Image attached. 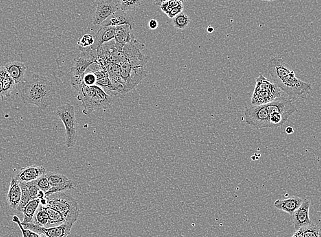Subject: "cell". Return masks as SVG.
<instances>
[{"label": "cell", "instance_id": "obj_41", "mask_svg": "<svg viewBox=\"0 0 321 237\" xmlns=\"http://www.w3.org/2000/svg\"><path fill=\"white\" fill-rule=\"evenodd\" d=\"M29 237H43V235L39 233L34 232V231L29 230Z\"/></svg>", "mask_w": 321, "mask_h": 237}, {"label": "cell", "instance_id": "obj_10", "mask_svg": "<svg viewBox=\"0 0 321 237\" xmlns=\"http://www.w3.org/2000/svg\"><path fill=\"white\" fill-rule=\"evenodd\" d=\"M73 224L63 223L56 227L46 228L36 225L32 222L23 225L25 229L31 230L34 232L39 233L45 237H68L71 234Z\"/></svg>", "mask_w": 321, "mask_h": 237}, {"label": "cell", "instance_id": "obj_20", "mask_svg": "<svg viewBox=\"0 0 321 237\" xmlns=\"http://www.w3.org/2000/svg\"><path fill=\"white\" fill-rule=\"evenodd\" d=\"M21 189L20 183L15 178H12L10 181V187L6 197L9 207L14 210H17L21 201Z\"/></svg>", "mask_w": 321, "mask_h": 237}, {"label": "cell", "instance_id": "obj_2", "mask_svg": "<svg viewBox=\"0 0 321 237\" xmlns=\"http://www.w3.org/2000/svg\"><path fill=\"white\" fill-rule=\"evenodd\" d=\"M78 100L82 102L83 113L91 115L93 112L106 109L112 105L113 97L96 85L86 86L82 83L79 90Z\"/></svg>", "mask_w": 321, "mask_h": 237}, {"label": "cell", "instance_id": "obj_11", "mask_svg": "<svg viewBox=\"0 0 321 237\" xmlns=\"http://www.w3.org/2000/svg\"><path fill=\"white\" fill-rule=\"evenodd\" d=\"M265 106L269 115L278 113L287 119L297 111L294 103L289 97H279L272 102L265 104Z\"/></svg>", "mask_w": 321, "mask_h": 237}, {"label": "cell", "instance_id": "obj_15", "mask_svg": "<svg viewBox=\"0 0 321 237\" xmlns=\"http://www.w3.org/2000/svg\"><path fill=\"white\" fill-rule=\"evenodd\" d=\"M310 207L311 201L308 199L303 200L302 205L292 215L293 224L296 231L312 223L309 217Z\"/></svg>", "mask_w": 321, "mask_h": 237}, {"label": "cell", "instance_id": "obj_1", "mask_svg": "<svg viewBox=\"0 0 321 237\" xmlns=\"http://www.w3.org/2000/svg\"><path fill=\"white\" fill-rule=\"evenodd\" d=\"M19 85L23 104H32L40 109L46 110L54 100L56 86L48 77L27 72L24 80Z\"/></svg>", "mask_w": 321, "mask_h": 237}, {"label": "cell", "instance_id": "obj_50", "mask_svg": "<svg viewBox=\"0 0 321 237\" xmlns=\"http://www.w3.org/2000/svg\"><path fill=\"white\" fill-rule=\"evenodd\" d=\"M318 237H321V235L319 234Z\"/></svg>", "mask_w": 321, "mask_h": 237}, {"label": "cell", "instance_id": "obj_31", "mask_svg": "<svg viewBox=\"0 0 321 237\" xmlns=\"http://www.w3.org/2000/svg\"><path fill=\"white\" fill-rule=\"evenodd\" d=\"M20 186H21V197L19 207L17 208V210L21 212L25 206L30 201V198L26 184L25 183H20Z\"/></svg>", "mask_w": 321, "mask_h": 237}, {"label": "cell", "instance_id": "obj_12", "mask_svg": "<svg viewBox=\"0 0 321 237\" xmlns=\"http://www.w3.org/2000/svg\"><path fill=\"white\" fill-rule=\"evenodd\" d=\"M45 176L50 183L51 188L45 192V197L54 193L68 192L73 188V182L67 176L56 172L45 173Z\"/></svg>", "mask_w": 321, "mask_h": 237}, {"label": "cell", "instance_id": "obj_9", "mask_svg": "<svg viewBox=\"0 0 321 237\" xmlns=\"http://www.w3.org/2000/svg\"><path fill=\"white\" fill-rule=\"evenodd\" d=\"M144 45L135 39L123 46V52L126 56V61L133 67L146 68L148 58L142 53Z\"/></svg>", "mask_w": 321, "mask_h": 237}, {"label": "cell", "instance_id": "obj_13", "mask_svg": "<svg viewBox=\"0 0 321 237\" xmlns=\"http://www.w3.org/2000/svg\"><path fill=\"white\" fill-rule=\"evenodd\" d=\"M119 8V3H115L113 0H101L97 3L96 10L93 15V25L100 26Z\"/></svg>", "mask_w": 321, "mask_h": 237}, {"label": "cell", "instance_id": "obj_46", "mask_svg": "<svg viewBox=\"0 0 321 237\" xmlns=\"http://www.w3.org/2000/svg\"><path fill=\"white\" fill-rule=\"evenodd\" d=\"M154 3L156 5H160L162 3H164V1H170V0H154Z\"/></svg>", "mask_w": 321, "mask_h": 237}, {"label": "cell", "instance_id": "obj_7", "mask_svg": "<svg viewBox=\"0 0 321 237\" xmlns=\"http://www.w3.org/2000/svg\"><path fill=\"white\" fill-rule=\"evenodd\" d=\"M120 73L123 82V94L135 89L147 76L146 68L133 67L127 61L120 65Z\"/></svg>", "mask_w": 321, "mask_h": 237}, {"label": "cell", "instance_id": "obj_25", "mask_svg": "<svg viewBox=\"0 0 321 237\" xmlns=\"http://www.w3.org/2000/svg\"><path fill=\"white\" fill-rule=\"evenodd\" d=\"M39 206L40 200L38 199L31 200L28 202L21 211L24 216L23 221L21 222L22 225H25L33 221V218Z\"/></svg>", "mask_w": 321, "mask_h": 237}, {"label": "cell", "instance_id": "obj_38", "mask_svg": "<svg viewBox=\"0 0 321 237\" xmlns=\"http://www.w3.org/2000/svg\"><path fill=\"white\" fill-rule=\"evenodd\" d=\"M7 73L6 70L3 66L2 67H0V97H1V100H3L5 98V94L4 90H3V80L4 78L5 73Z\"/></svg>", "mask_w": 321, "mask_h": 237}, {"label": "cell", "instance_id": "obj_49", "mask_svg": "<svg viewBox=\"0 0 321 237\" xmlns=\"http://www.w3.org/2000/svg\"><path fill=\"white\" fill-rule=\"evenodd\" d=\"M262 1H276V0H261Z\"/></svg>", "mask_w": 321, "mask_h": 237}, {"label": "cell", "instance_id": "obj_35", "mask_svg": "<svg viewBox=\"0 0 321 237\" xmlns=\"http://www.w3.org/2000/svg\"><path fill=\"white\" fill-rule=\"evenodd\" d=\"M34 182H35L36 186L38 187V189L40 190L43 191L45 193L47 192L51 187L50 183H49L48 179L46 177L45 174L38 178V179L35 180Z\"/></svg>", "mask_w": 321, "mask_h": 237}, {"label": "cell", "instance_id": "obj_39", "mask_svg": "<svg viewBox=\"0 0 321 237\" xmlns=\"http://www.w3.org/2000/svg\"><path fill=\"white\" fill-rule=\"evenodd\" d=\"M183 5H180V6L177 7V8L174 9V10L173 11H171V12H170L167 16L170 18V19H173V18L175 17L176 16L178 15L179 14L181 13V12H183Z\"/></svg>", "mask_w": 321, "mask_h": 237}, {"label": "cell", "instance_id": "obj_19", "mask_svg": "<svg viewBox=\"0 0 321 237\" xmlns=\"http://www.w3.org/2000/svg\"><path fill=\"white\" fill-rule=\"evenodd\" d=\"M108 78L111 80L115 96L123 94V82L120 73V66L113 63H108L105 67Z\"/></svg>", "mask_w": 321, "mask_h": 237}, {"label": "cell", "instance_id": "obj_28", "mask_svg": "<svg viewBox=\"0 0 321 237\" xmlns=\"http://www.w3.org/2000/svg\"><path fill=\"white\" fill-rule=\"evenodd\" d=\"M49 216V224L51 225H60L65 223V219L62 217L61 213L58 212L56 209L48 207H43Z\"/></svg>", "mask_w": 321, "mask_h": 237}, {"label": "cell", "instance_id": "obj_21", "mask_svg": "<svg viewBox=\"0 0 321 237\" xmlns=\"http://www.w3.org/2000/svg\"><path fill=\"white\" fill-rule=\"evenodd\" d=\"M115 27H100L94 38V43L91 46L93 50H97L101 45L114 39Z\"/></svg>", "mask_w": 321, "mask_h": 237}, {"label": "cell", "instance_id": "obj_14", "mask_svg": "<svg viewBox=\"0 0 321 237\" xmlns=\"http://www.w3.org/2000/svg\"><path fill=\"white\" fill-rule=\"evenodd\" d=\"M268 71L275 84L281 79L289 76L292 70L283 59L273 58L268 62Z\"/></svg>", "mask_w": 321, "mask_h": 237}, {"label": "cell", "instance_id": "obj_4", "mask_svg": "<svg viewBox=\"0 0 321 237\" xmlns=\"http://www.w3.org/2000/svg\"><path fill=\"white\" fill-rule=\"evenodd\" d=\"M56 116L60 119L65 127V144L68 148L76 146L78 140V121L74 106L67 104L58 106L55 111Z\"/></svg>", "mask_w": 321, "mask_h": 237}, {"label": "cell", "instance_id": "obj_5", "mask_svg": "<svg viewBox=\"0 0 321 237\" xmlns=\"http://www.w3.org/2000/svg\"><path fill=\"white\" fill-rule=\"evenodd\" d=\"M96 51L97 59L95 62L104 69L108 63L120 66L126 61L123 52V45L117 43L115 39L103 44Z\"/></svg>", "mask_w": 321, "mask_h": 237}, {"label": "cell", "instance_id": "obj_34", "mask_svg": "<svg viewBox=\"0 0 321 237\" xmlns=\"http://www.w3.org/2000/svg\"><path fill=\"white\" fill-rule=\"evenodd\" d=\"M94 43V37L91 34H84L77 43L80 48H88L91 47Z\"/></svg>", "mask_w": 321, "mask_h": 237}, {"label": "cell", "instance_id": "obj_3", "mask_svg": "<svg viewBox=\"0 0 321 237\" xmlns=\"http://www.w3.org/2000/svg\"><path fill=\"white\" fill-rule=\"evenodd\" d=\"M69 192L54 193L47 196L46 207L52 208L61 213L65 223L74 224L78 220L80 209L78 202Z\"/></svg>", "mask_w": 321, "mask_h": 237}, {"label": "cell", "instance_id": "obj_37", "mask_svg": "<svg viewBox=\"0 0 321 237\" xmlns=\"http://www.w3.org/2000/svg\"><path fill=\"white\" fill-rule=\"evenodd\" d=\"M26 184L27 188H28L29 194H30V198L31 200H34L37 198V194L39 189L36 186L35 182L31 181L28 182V183H25Z\"/></svg>", "mask_w": 321, "mask_h": 237}, {"label": "cell", "instance_id": "obj_44", "mask_svg": "<svg viewBox=\"0 0 321 237\" xmlns=\"http://www.w3.org/2000/svg\"><path fill=\"white\" fill-rule=\"evenodd\" d=\"M286 132L288 135H291V134H293V132H294V130H293V128H292L291 126H288L287 128H286Z\"/></svg>", "mask_w": 321, "mask_h": 237}, {"label": "cell", "instance_id": "obj_33", "mask_svg": "<svg viewBox=\"0 0 321 237\" xmlns=\"http://www.w3.org/2000/svg\"><path fill=\"white\" fill-rule=\"evenodd\" d=\"M181 5H183V3L181 1H176V0H170V1H164V3L160 5V7L162 12L166 14V15H168L174 9L180 6Z\"/></svg>", "mask_w": 321, "mask_h": 237}, {"label": "cell", "instance_id": "obj_47", "mask_svg": "<svg viewBox=\"0 0 321 237\" xmlns=\"http://www.w3.org/2000/svg\"><path fill=\"white\" fill-rule=\"evenodd\" d=\"M214 27L212 26H208V29H207V31H208L209 33H212L214 32Z\"/></svg>", "mask_w": 321, "mask_h": 237}, {"label": "cell", "instance_id": "obj_6", "mask_svg": "<svg viewBox=\"0 0 321 237\" xmlns=\"http://www.w3.org/2000/svg\"><path fill=\"white\" fill-rule=\"evenodd\" d=\"M275 84L291 100L300 98L312 91L311 84L297 78L293 70L289 76L281 79Z\"/></svg>", "mask_w": 321, "mask_h": 237}, {"label": "cell", "instance_id": "obj_22", "mask_svg": "<svg viewBox=\"0 0 321 237\" xmlns=\"http://www.w3.org/2000/svg\"><path fill=\"white\" fill-rule=\"evenodd\" d=\"M302 198L293 196L284 200H276L274 203V207L281 211L289 213L292 216L302 205Z\"/></svg>", "mask_w": 321, "mask_h": 237}, {"label": "cell", "instance_id": "obj_27", "mask_svg": "<svg viewBox=\"0 0 321 237\" xmlns=\"http://www.w3.org/2000/svg\"><path fill=\"white\" fill-rule=\"evenodd\" d=\"M144 1L145 0H121L119 9L124 12H133L140 8Z\"/></svg>", "mask_w": 321, "mask_h": 237}, {"label": "cell", "instance_id": "obj_16", "mask_svg": "<svg viewBox=\"0 0 321 237\" xmlns=\"http://www.w3.org/2000/svg\"><path fill=\"white\" fill-rule=\"evenodd\" d=\"M123 25H129L134 29L135 25V20L129 12H124L119 9L106 19L100 27H117Z\"/></svg>", "mask_w": 321, "mask_h": 237}, {"label": "cell", "instance_id": "obj_40", "mask_svg": "<svg viewBox=\"0 0 321 237\" xmlns=\"http://www.w3.org/2000/svg\"><path fill=\"white\" fill-rule=\"evenodd\" d=\"M148 26L152 30H157L159 27V23L156 19H151L149 21Z\"/></svg>", "mask_w": 321, "mask_h": 237}, {"label": "cell", "instance_id": "obj_26", "mask_svg": "<svg viewBox=\"0 0 321 237\" xmlns=\"http://www.w3.org/2000/svg\"><path fill=\"white\" fill-rule=\"evenodd\" d=\"M254 91L261 92H277L281 90L273 82L266 78L260 73L259 77L256 79Z\"/></svg>", "mask_w": 321, "mask_h": 237}, {"label": "cell", "instance_id": "obj_43", "mask_svg": "<svg viewBox=\"0 0 321 237\" xmlns=\"http://www.w3.org/2000/svg\"><path fill=\"white\" fill-rule=\"evenodd\" d=\"M44 198H45V193L43 191L40 190L39 189L37 194V198H36V199L41 200Z\"/></svg>", "mask_w": 321, "mask_h": 237}, {"label": "cell", "instance_id": "obj_8", "mask_svg": "<svg viewBox=\"0 0 321 237\" xmlns=\"http://www.w3.org/2000/svg\"><path fill=\"white\" fill-rule=\"evenodd\" d=\"M246 123L256 129L270 128L269 115L265 105L247 106L245 110Z\"/></svg>", "mask_w": 321, "mask_h": 237}, {"label": "cell", "instance_id": "obj_45", "mask_svg": "<svg viewBox=\"0 0 321 237\" xmlns=\"http://www.w3.org/2000/svg\"><path fill=\"white\" fill-rule=\"evenodd\" d=\"M47 205V198H44L43 199L40 200V205L43 206V207H46Z\"/></svg>", "mask_w": 321, "mask_h": 237}, {"label": "cell", "instance_id": "obj_29", "mask_svg": "<svg viewBox=\"0 0 321 237\" xmlns=\"http://www.w3.org/2000/svg\"><path fill=\"white\" fill-rule=\"evenodd\" d=\"M33 220H34V221H33L32 223L36 224V225L40 226V227H45L46 226L48 225V214L46 212L43 206H41V207L39 206Z\"/></svg>", "mask_w": 321, "mask_h": 237}, {"label": "cell", "instance_id": "obj_23", "mask_svg": "<svg viewBox=\"0 0 321 237\" xmlns=\"http://www.w3.org/2000/svg\"><path fill=\"white\" fill-rule=\"evenodd\" d=\"M282 91L277 92H261L254 91L251 97V104L252 105H265L268 103L282 96Z\"/></svg>", "mask_w": 321, "mask_h": 237}, {"label": "cell", "instance_id": "obj_18", "mask_svg": "<svg viewBox=\"0 0 321 237\" xmlns=\"http://www.w3.org/2000/svg\"><path fill=\"white\" fill-rule=\"evenodd\" d=\"M3 67L14 80L16 86L19 85L24 80L27 72V68L23 62L19 61L8 62Z\"/></svg>", "mask_w": 321, "mask_h": 237}, {"label": "cell", "instance_id": "obj_30", "mask_svg": "<svg viewBox=\"0 0 321 237\" xmlns=\"http://www.w3.org/2000/svg\"><path fill=\"white\" fill-rule=\"evenodd\" d=\"M190 23V18L186 13L179 14L173 19V24L178 30H183L188 27Z\"/></svg>", "mask_w": 321, "mask_h": 237}, {"label": "cell", "instance_id": "obj_32", "mask_svg": "<svg viewBox=\"0 0 321 237\" xmlns=\"http://www.w3.org/2000/svg\"><path fill=\"white\" fill-rule=\"evenodd\" d=\"M304 233V237H318L320 234V229L318 226L312 222L305 227L300 228Z\"/></svg>", "mask_w": 321, "mask_h": 237}, {"label": "cell", "instance_id": "obj_42", "mask_svg": "<svg viewBox=\"0 0 321 237\" xmlns=\"http://www.w3.org/2000/svg\"><path fill=\"white\" fill-rule=\"evenodd\" d=\"M292 237H304V233H303L302 229L297 230L296 232L293 234Z\"/></svg>", "mask_w": 321, "mask_h": 237}, {"label": "cell", "instance_id": "obj_24", "mask_svg": "<svg viewBox=\"0 0 321 237\" xmlns=\"http://www.w3.org/2000/svg\"><path fill=\"white\" fill-rule=\"evenodd\" d=\"M133 34V28L129 25H119L115 27V41L124 46L135 39Z\"/></svg>", "mask_w": 321, "mask_h": 237}, {"label": "cell", "instance_id": "obj_48", "mask_svg": "<svg viewBox=\"0 0 321 237\" xmlns=\"http://www.w3.org/2000/svg\"><path fill=\"white\" fill-rule=\"evenodd\" d=\"M176 1H181V2H182L183 3H184L185 2H186L187 0H176Z\"/></svg>", "mask_w": 321, "mask_h": 237}, {"label": "cell", "instance_id": "obj_17", "mask_svg": "<svg viewBox=\"0 0 321 237\" xmlns=\"http://www.w3.org/2000/svg\"><path fill=\"white\" fill-rule=\"evenodd\" d=\"M45 173L46 170L43 166L31 165L21 169L14 176V178L19 183H28V182L35 181Z\"/></svg>", "mask_w": 321, "mask_h": 237}, {"label": "cell", "instance_id": "obj_36", "mask_svg": "<svg viewBox=\"0 0 321 237\" xmlns=\"http://www.w3.org/2000/svg\"><path fill=\"white\" fill-rule=\"evenodd\" d=\"M96 77L94 73L92 72H85L84 74L83 79H82V83L86 86H94L96 82Z\"/></svg>", "mask_w": 321, "mask_h": 237}]
</instances>
